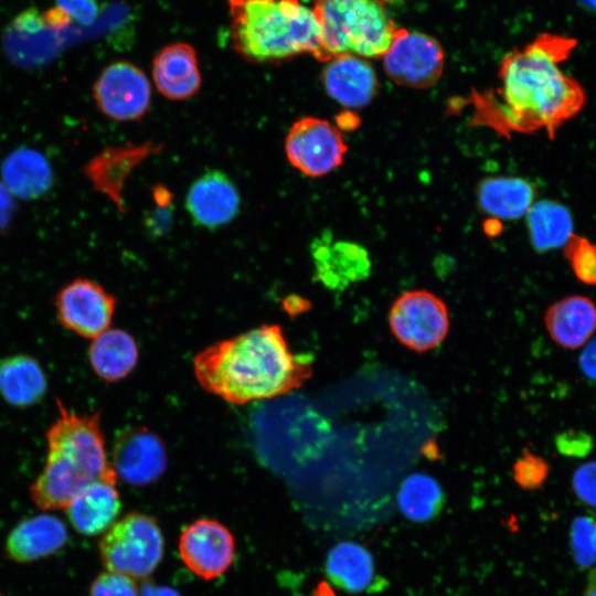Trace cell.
<instances>
[{
  "instance_id": "6da1fadb",
  "label": "cell",
  "mask_w": 596,
  "mask_h": 596,
  "mask_svg": "<svg viewBox=\"0 0 596 596\" xmlns=\"http://www.w3.org/2000/svg\"><path fill=\"white\" fill-rule=\"evenodd\" d=\"M575 46L574 38L541 33L525 46L507 53L499 68L497 93L473 94L477 124L508 136L544 129L553 138L586 102L581 83L560 66Z\"/></svg>"
},
{
  "instance_id": "7a4b0ae2",
  "label": "cell",
  "mask_w": 596,
  "mask_h": 596,
  "mask_svg": "<svg viewBox=\"0 0 596 596\" xmlns=\"http://www.w3.org/2000/svg\"><path fill=\"white\" fill-rule=\"evenodd\" d=\"M206 391L234 403L275 397L300 386L312 373L309 358L294 354L279 326H260L206 348L194 358Z\"/></svg>"
},
{
  "instance_id": "3957f363",
  "label": "cell",
  "mask_w": 596,
  "mask_h": 596,
  "mask_svg": "<svg viewBox=\"0 0 596 596\" xmlns=\"http://www.w3.org/2000/svg\"><path fill=\"white\" fill-rule=\"evenodd\" d=\"M46 443L43 470L30 488L31 499L43 510L65 509L81 490L113 470L99 413L77 414L58 400Z\"/></svg>"
},
{
  "instance_id": "277c9868",
  "label": "cell",
  "mask_w": 596,
  "mask_h": 596,
  "mask_svg": "<svg viewBox=\"0 0 596 596\" xmlns=\"http://www.w3.org/2000/svg\"><path fill=\"white\" fill-rule=\"evenodd\" d=\"M235 51L253 63H279L310 53L320 58V30L299 0H228Z\"/></svg>"
},
{
  "instance_id": "5b68a950",
  "label": "cell",
  "mask_w": 596,
  "mask_h": 596,
  "mask_svg": "<svg viewBox=\"0 0 596 596\" xmlns=\"http://www.w3.org/2000/svg\"><path fill=\"white\" fill-rule=\"evenodd\" d=\"M311 9L320 30V62L342 54L383 57L397 29L384 0H313Z\"/></svg>"
},
{
  "instance_id": "8992f818",
  "label": "cell",
  "mask_w": 596,
  "mask_h": 596,
  "mask_svg": "<svg viewBox=\"0 0 596 596\" xmlns=\"http://www.w3.org/2000/svg\"><path fill=\"white\" fill-rule=\"evenodd\" d=\"M99 551L109 572L141 578L150 575L160 563L163 538L152 518L130 513L106 532Z\"/></svg>"
},
{
  "instance_id": "52a82bcc",
  "label": "cell",
  "mask_w": 596,
  "mask_h": 596,
  "mask_svg": "<svg viewBox=\"0 0 596 596\" xmlns=\"http://www.w3.org/2000/svg\"><path fill=\"white\" fill-rule=\"evenodd\" d=\"M285 152L295 169L318 178L343 163L348 143L336 124L307 116L291 125L285 139Z\"/></svg>"
},
{
  "instance_id": "ba28073f",
  "label": "cell",
  "mask_w": 596,
  "mask_h": 596,
  "mask_svg": "<svg viewBox=\"0 0 596 596\" xmlns=\"http://www.w3.org/2000/svg\"><path fill=\"white\" fill-rule=\"evenodd\" d=\"M389 322L395 338L416 352L436 348L449 330L445 302L423 289L402 294L391 307Z\"/></svg>"
},
{
  "instance_id": "9c48e42d",
  "label": "cell",
  "mask_w": 596,
  "mask_h": 596,
  "mask_svg": "<svg viewBox=\"0 0 596 596\" xmlns=\"http://www.w3.org/2000/svg\"><path fill=\"white\" fill-rule=\"evenodd\" d=\"M382 58L386 75L396 84L412 88L434 85L445 64L444 50L434 38L407 29H396Z\"/></svg>"
},
{
  "instance_id": "30bf717a",
  "label": "cell",
  "mask_w": 596,
  "mask_h": 596,
  "mask_svg": "<svg viewBox=\"0 0 596 596\" xmlns=\"http://www.w3.org/2000/svg\"><path fill=\"white\" fill-rule=\"evenodd\" d=\"M98 109L117 121L142 118L151 103V85L135 64L118 61L106 66L93 86Z\"/></svg>"
},
{
  "instance_id": "8fae6325",
  "label": "cell",
  "mask_w": 596,
  "mask_h": 596,
  "mask_svg": "<svg viewBox=\"0 0 596 596\" xmlns=\"http://www.w3.org/2000/svg\"><path fill=\"white\" fill-rule=\"evenodd\" d=\"M55 307L64 328L83 338L94 339L108 329L116 299L99 284L76 278L58 291Z\"/></svg>"
},
{
  "instance_id": "7c38bea8",
  "label": "cell",
  "mask_w": 596,
  "mask_h": 596,
  "mask_svg": "<svg viewBox=\"0 0 596 596\" xmlns=\"http://www.w3.org/2000/svg\"><path fill=\"white\" fill-rule=\"evenodd\" d=\"M180 556L185 566L203 579L224 574L231 566L235 542L220 522L200 519L189 524L179 541Z\"/></svg>"
},
{
  "instance_id": "4fadbf2b",
  "label": "cell",
  "mask_w": 596,
  "mask_h": 596,
  "mask_svg": "<svg viewBox=\"0 0 596 596\" xmlns=\"http://www.w3.org/2000/svg\"><path fill=\"white\" fill-rule=\"evenodd\" d=\"M310 251L316 278L329 289L342 290L371 274L369 252L356 242L334 240L326 232L312 241Z\"/></svg>"
},
{
  "instance_id": "5bb4252c",
  "label": "cell",
  "mask_w": 596,
  "mask_h": 596,
  "mask_svg": "<svg viewBox=\"0 0 596 596\" xmlns=\"http://www.w3.org/2000/svg\"><path fill=\"white\" fill-rule=\"evenodd\" d=\"M185 209L195 226L213 231L227 225L237 216L241 209L240 192L226 173L211 170L190 185Z\"/></svg>"
},
{
  "instance_id": "9a60e30c",
  "label": "cell",
  "mask_w": 596,
  "mask_h": 596,
  "mask_svg": "<svg viewBox=\"0 0 596 596\" xmlns=\"http://www.w3.org/2000/svg\"><path fill=\"white\" fill-rule=\"evenodd\" d=\"M167 466L160 439L146 428H132L119 435L114 444L116 475L126 482L142 486L157 480Z\"/></svg>"
},
{
  "instance_id": "2e32d148",
  "label": "cell",
  "mask_w": 596,
  "mask_h": 596,
  "mask_svg": "<svg viewBox=\"0 0 596 596\" xmlns=\"http://www.w3.org/2000/svg\"><path fill=\"white\" fill-rule=\"evenodd\" d=\"M321 81L327 94L347 108L366 106L379 91L373 67L354 54H342L327 61Z\"/></svg>"
},
{
  "instance_id": "e0dca14e",
  "label": "cell",
  "mask_w": 596,
  "mask_h": 596,
  "mask_svg": "<svg viewBox=\"0 0 596 596\" xmlns=\"http://www.w3.org/2000/svg\"><path fill=\"white\" fill-rule=\"evenodd\" d=\"M162 146L151 141L109 147L87 164V175L95 189L107 195L124 212V184L130 172Z\"/></svg>"
},
{
  "instance_id": "ac0fdd59",
  "label": "cell",
  "mask_w": 596,
  "mask_h": 596,
  "mask_svg": "<svg viewBox=\"0 0 596 596\" xmlns=\"http://www.w3.org/2000/svg\"><path fill=\"white\" fill-rule=\"evenodd\" d=\"M116 480L117 475L113 468L81 490L65 508L77 532L85 535L99 534L114 522L120 510Z\"/></svg>"
},
{
  "instance_id": "d6986e66",
  "label": "cell",
  "mask_w": 596,
  "mask_h": 596,
  "mask_svg": "<svg viewBox=\"0 0 596 596\" xmlns=\"http://www.w3.org/2000/svg\"><path fill=\"white\" fill-rule=\"evenodd\" d=\"M152 78L168 99L185 100L198 94L202 78L193 46L178 42L162 47L152 61Z\"/></svg>"
},
{
  "instance_id": "ffe728a7",
  "label": "cell",
  "mask_w": 596,
  "mask_h": 596,
  "mask_svg": "<svg viewBox=\"0 0 596 596\" xmlns=\"http://www.w3.org/2000/svg\"><path fill=\"white\" fill-rule=\"evenodd\" d=\"M67 541V530L58 518L40 514L21 521L9 534L8 555L17 562H32L58 551Z\"/></svg>"
},
{
  "instance_id": "44dd1931",
  "label": "cell",
  "mask_w": 596,
  "mask_h": 596,
  "mask_svg": "<svg viewBox=\"0 0 596 596\" xmlns=\"http://www.w3.org/2000/svg\"><path fill=\"white\" fill-rule=\"evenodd\" d=\"M551 338L565 349L585 344L596 330V305L584 296H570L552 305L545 313Z\"/></svg>"
},
{
  "instance_id": "7402d4cb",
  "label": "cell",
  "mask_w": 596,
  "mask_h": 596,
  "mask_svg": "<svg viewBox=\"0 0 596 596\" xmlns=\"http://www.w3.org/2000/svg\"><path fill=\"white\" fill-rule=\"evenodd\" d=\"M326 572L336 586L350 593L381 587L371 553L355 542L336 544L327 556Z\"/></svg>"
},
{
  "instance_id": "603a6c76",
  "label": "cell",
  "mask_w": 596,
  "mask_h": 596,
  "mask_svg": "<svg viewBox=\"0 0 596 596\" xmlns=\"http://www.w3.org/2000/svg\"><path fill=\"white\" fill-rule=\"evenodd\" d=\"M47 381L40 363L17 354L0 361V394L11 405L26 407L45 395Z\"/></svg>"
},
{
  "instance_id": "cb8c5ba5",
  "label": "cell",
  "mask_w": 596,
  "mask_h": 596,
  "mask_svg": "<svg viewBox=\"0 0 596 596\" xmlns=\"http://www.w3.org/2000/svg\"><path fill=\"white\" fill-rule=\"evenodd\" d=\"M478 203L489 215L515 220L526 215L534 203V188L522 178H488L478 188Z\"/></svg>"
},
{
  "instance_id": "d4e9b609",
  "label": "cell",
  "mask_w": 596,
  "mask_h": 596,
  "mask_svg": "<svg viewBox=\"0 0 596 596\" xmlns=\"http://www.w3.org/2000/svg\"><path fill=\"white\" fill-rule=\"evenodd\" d=\"M88 359L99 377L115 382L132 371L138 360V348L134 338L126 331L107 329L93 339Z\"/></svg>"
},
{
  "instance_id": "484cf974",
  "label": "cell",
  "mask_w": 596,
  "mask_h": 596,
  "mask_svg": "<svg viewBox=\"0 0 596 596\" xmlns=\"http://www.w3.org/2000/svg\"><path fill=\"white\" fill-rule=\"evenodd\" d=\"M2 182L14 196L33 199L52 184V170L40 152L20 148L11 152L1 167Z\"/></svg>"
},
{
  "instance_id": "4316f807",
  "label": "cell",
  "mask_w": 596,
  "mask_h": 596,
  "mask_svg": "<svg viewBox=\"0 0 596 596\" xmlns=\"http://www.w3.org/2000/svg\"><path fill=\"white\" fill-rule=\"evenodd\" d=\"M526 222L531 243L538 252L564 246L574 234L570 211L552 200L534 202L526 213Z\"/></svg>"
},
{
  "instance_id": "83f0119b",
  "label": "cell",
  "mask_w": 596,
  "mask_h": 596,
  "mask_svg": "<svg viewBox=\"0 0 596 596\" xmlns=\"http://www.w3.org/2000/svg\"><path fill=\"white\" fill-rule=\"evenodd\" d=\"M397 501L406 518L415 522H426L439 514L445 497L441 487L434 478L417 472L403 481Z\"/></svg>"
},
{
  "instance_id": "f1b7e54d",
  "label": "cell",
  "mask_w": 596,
  "mask_h": 596,
  "mask_svg": "<svg viewBox=\"0 0 596 596\" xmlns=\"http://www.w3.org/2000/svg\"><path fill=\"white\" fill-rule=\"evenodd\" d=\"M564 254L575 276L584 284L596 286V245L573 234L564 245Z\"/></svg>"
},
{
  "instance_id": "f546056e",
  "label": "cell",
  "mask_w": 596,
  "mask_h": 596,
  "mask_svg": "<svg viewBox=\"0 0 596 596\" xmlns=\"http://www.w3.org/2000/svg\"><path fill=\"white\" fill-rule=\"evenodd\" d=\"M571 546L574 558L581 566H589L596 562V519L584 515L573 521Z\"/></svg>"
},
{
  "instance_id": "4dcf8cb0",
  "label": "cell",
  "mask_w": 596,
  "mask_h": 596,
  "mask_svg": "<svg viewBox=\"0 0 596 596\" xmlns=\"http://www.w3.org/2000/svg\"><path fill=\"white\" fill-rule=\"evenodd\" d=\"M549 475V465L540 456L524 449L521 457L513 465L515 482L526 490L540 488Z\"/></svg>"
},
{
  "instance_id": "1f68e13d",
  "label": "cell",
  "mask_w": 596,
  "mask_h": 596,
  "mask_svg": "<svg viewBox=\"0 0 596 596\" xmlns=\"http://www.w3.org/2000/svg\"><path fill=\"white\" fill-rule=\"evenodd\" d=\"M91 596H139V594L131 577L108 571L94 581Z\"/></svg>"
},
{
  "instance_id": "d6a6232c",
  "label": "cell",
  "mask_w": 596,
  "mask_h": 596,
  "mask_svg": "<svg viewBox=\"0 0 596 596\" xmlns=\"http://www.w3.org/2000/svg\"><path fill=\"white\" fill-rule=\"evenodd\" d=\"M573 487L582 501L596 507V461L587 462L575 471Z\"/></svg>"
},
{
  "instance_id": "836d02e7",
  "label": "cell",
  "mask_w": 596,
  "mask_h": 596,
  "mask_svg": "<svg viewBox=\"0 0 596 596\" xmlns=\"http://www.w3.org/2000/svg\"><path fill=\"white\" fill-rule=\"evenodd\" d=\"M556 446L564 456L583 457L592 450L593 439L585 432L572 429L556 437Z\"/></svg>"
},
{
  "instance_id": "e575fe53",
  "label": "cell",
  "mask_w": 596,
  "mask_h": 596,
  "mask_svg": "<svg viewBox=\"0 0 596 596\" xmlns=\"http://www.w3.org/2000/svg\"><path fill=\"white\" fill-rule=\"evenodd\" d=\"M61 8L71 19L84 24L92 23L98 12L96 0H56Z\"/></svg>"
},
{
  "instance_id": "d590c367",
  "label": "cell",
  "mask_w": 596,
  "mask_h": 596,
  "mask_svg": "<svg viewBox=\"0 0 596 596\" xmlns=\"http://www.w3.org/2000/svg\"><path fill=\"white\" fill-rule=\"evenodd\" d=\"M14 211V195L0 180V232L8 226Z\"/></svg>"
},
{
  "instance_id": "8d00e7d4",
  "label": "cell",
  "mask_w": 596,
  "mask_h": 596,
  "mask_svg": "<svg viewBox=\"0 0 596 596\" xmlns=\"http://www.w3.org/2000/svg\"><path fill=\"white\" fill-rule=\"evenodd\" d=\"M579 365L587 377L596 381V339L590 341L582 352Z\"/></svg>"
},
{
  "instance_id": "74e56055",
  "label": "cell",
  "mask_w": 596,
  "mask_h": 596,
  "mask_svg": "<svg viewBox=\"0 0 596 596\" xmlns=\"http://www.w3.org/2000/svg\"><path fill=\"white\" fill-rule=\"evenodd\" d=\"M140 596H180L179 593L169 586H159L151 583L143 585Z\"/></svg>"
},
{
  "instance_id": "f35d334b",
  "label": "cell",
  "mask_w": 596,
  "mask_h": 596,
  "mask_svg": "<svg viewBox=\"0 0 596 596\" xmlns=\"http://www.w3.org/2000/svg\"><path fill=\"white\" fill-rule=\"evenodd\" d=\"M583 596H596V567L593 568L587 576Z\"/></svg>"
},
{
  "instance_id": "ab89813d",
  "label": "cell",
  "mask_w": 596,
  "mask_h": 596,
  "mask_svg": "<svg viewBox=\"0 0 596 596\" xmlns=\"http://www.w3.org/2000/svg\"><path fill=\"white\" fill-rule=\"evenodd\" d=\"M311 596H336L333 589L326 582H320Z\"/></svg>"
},
{
  "instance_id": "60d3db41",
  "label": "cell",
  "mask_w": 596,
  "mask_h": 596,
  "mask_svg": "<svg viewBox=\"0 0 596 596\" xmlns=\"http://www.w3.org/2000/svg\"><path fill=\"white\" fill-rule=\"evenodd\" d=\"M584 10L596 17V0H576Z\"/></svg>"
},
{
  "instance_id": "b9f144b4",
  "label": "cell",
  "mask_w": 596,
  "mask_h": 596,
  "mask_svg": "<svg viewBox=\"0 0 596 596\" xmlns=\"http://www.w3.org/2000/svg\"><path fill=\"white\" fill-rule=\"evenodd\" d=\"M1 596V595H0Z\"/></svg>"
}]
</instances>
